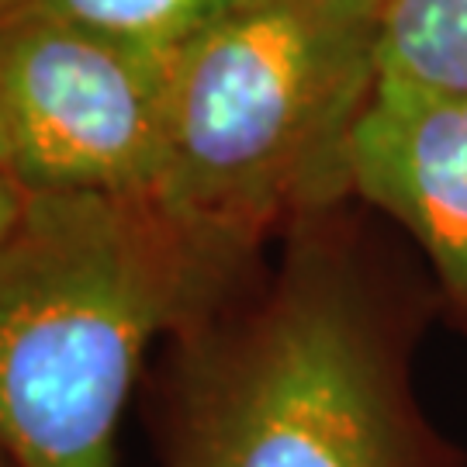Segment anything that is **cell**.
Segmentation results:
<instances>
[{
    "label": "cell",
    "instance_id": "1",
    "mask_svg": "<svg viewBox=\"0 0 467 467\" xmlns=\"http://www.w3.org/2000/svg\"><path fill=\"white\" fill-rule=\"evenodd\" d=\"M243 256L152 198L32 194L0 243V451L15 467H115L160 333H191Z\"/></svg>",
    "mask_w": 467,
    "mask_h": 467
},
{
    "label": "cell",
    "instance_id": "2",
    "mask_svg": "<svg viewBox=\"0 0 467 467\" xmlns=\"http://www.w3.org/2000/svg\"><path fill=\"white\" fill-rule=\"evenodd\" d=\"M187 339L170 467H467L419 412L412 322L336 235H305L256 308Z\"/></svg>",
    "mask_w": 467,
    "mask_h": 467
},
{
    "label": "cell",
    "instance_id": "3",
    "mask_svg": "<svg viewBox=\"0 0 467 467\" xmlns=\"http://www.w3.org/2000/svg\"><path fill=\"white\" fill-rule=\"evenodd\" d=\"M378 21L343 0H260L170 56L156 204L246 256L281 218L347 198V150L378 87Z\"/></svg>",
    "mask_w": 467,
    "mask_h": 467
},
{
    "label": "cell",
    "instance_id": "4",
    "mask_svg": "<svg viewBox=\"0 0 467 467\" xmlns=\"http://www.w3.org/2000/svg\"><path fill=\"white\" fill-rule=\"evenodd\" d=\"M170 59L49 11L0 17V170L32 194L152 198Z\"/></svg>",
    "mask_w": 467,
    "mask_h": 467
},
{
    "label": "cell",
    "instance_id": "5",
    "mask_svg": "<svg viewBox=\"0 0 467 467\" xmlns=\"http://www.w3.org/2000/svg\"><path fill=\"white\" fill-rule=\"evenodd\" d=\"M350 194L401 222L467 322V98L374 87L347 150Z\"/></svg>",
    "mask_w": 467,
    "mask_h": 467
},
{
    "label": "cell",
    "instance_id": "6",
    "mask_svg": "<svg viewBox=\"0 0 467 467\" xmlns=\"http://www.w3.org/2000/svg\"><path fill=\"white\" fill-rule=\"evenodd\" d=\"M378 87L467 98V0H391L378 21Z\"/></svg>",
    "mask_w": 467,
    "mask_h": 467
},
{
    "label": "cell",
    "instance_id": "7",
    "mask_svg": "<svg viewBox=\"0 0 467 467\" xmlns=\"http://www.w3.org/2000/svg\"><path fill=\"white\" fill-rule=\"evenodd\" d=\"M260 0H28L21 7L49 11L152 56H177L218 21Z\"/></svg>",
    "mask_w": 467,
    "mask_h": 467
},
{
    "label": "cell",
    "instance_id": "8",
    "mask_svg": "<svg viewBox=\"0 0 467 467\" xmlns=\"http://www.w3.org/2000/svg\"><path fill=\"white\" fill-rule=\"evenodd\" d=\"M25 204H28V194L0 170V243L11 235V229L17 225L21 212H25Z\"/></svg>",
    "mask_w": 467,
    "mask_h": 467
},
{
    "label": "cell",
    "instance_id": "9",
    "mask_svg": "<svg viewBox=\"0 0 467 467\" xmlns=\"http://www.w3.org/2000/svg\"><path fill=\"white\" fill-rule=\"evenodd\" d=\"M21 4H28V0H0V17L11 15V11H17Z\"/></svg>",
    "mask_w": 467,
    "mask_h": 467
},
{
    "label": "cell",
    "instance_id": "10",
    "mask_svg": "<svg viewBox=\"0 0 467 467\" xmlns=\"http://www.w3.org/2000/svg\"><path fill=\"white\" fill-rule=\"evenodd\" d=\"M0 467H15V464H11V457H7L4 451H0Z\"/></svg>",
    "mask_w": 467,
    "mask_h": 467
}]
</instances>
